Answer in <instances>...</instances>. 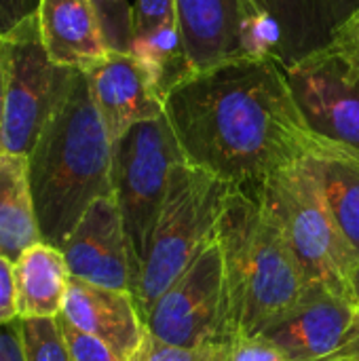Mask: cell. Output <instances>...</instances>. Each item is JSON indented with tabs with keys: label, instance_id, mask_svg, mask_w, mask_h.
<instances>
[{
	"label": "cell",
	"instance_id": "obj_1",
	"mask_svg": "<svg viewBox=\"0 0 359 361\" xmlns=\"http://www.w3.org/2000/svg\"><path fill=\"white\" fill-rule=\"evenodd\" d=\"M165 116L186 163L241 188L330 144L305 123L273 55L190 74L167 93Z\"/></svg>",
	"mask_w": 359,
	"mask_h": 361
},
{
	"label": "cell",
	"instance_id": "obj_2",
	"mask_svg": "<svg viewBox=\"0 0 359 361\" xmlns=\"http://www.w3.org/2000/svg\"><path fill=\"white\" fill-rule=\"evenodd\" d=\"M40 239L61 247L85 212L112 197V140L93 102L87 72L74 85L28 154Z\"/></svg>",
	"mask_w": 359,
	"mask_h": 361
},
{
	"label": "cell",
	"instance_id": "obj_3",
	"mask_svg": "<svg viewBox=\"0 0 359 361\" xmlns=\"http://www.w3.org/2000/svg\"><path fill=\"white\" fill-rule=\"evenodd\" d=\"M239 336L264 334L311 292L290 243L256 188L233 186L216 235Z\"/></svg>",
	"mask_w": 359,
	"mask_h": 361
},
{
	"label": "cell",
	"instance_id": "obj_4",
	"mask_svg": "<svg viewBox=\"0 0 359 361\" xmlns=\"http://www.w3.org/2000/svg\"><path fill=\"white\" fill-rule=\"evenodd\" d=\"M233 184L186 161L171 171L150 247L140 267L135 300L146 322L159 296L216 241Z\"/></svg>",
	"mask_w": 359,
	"mask_h": 361
},
{
	"label": "cell",
	"instance_id": "obj_5",
	"mask_svg": "<svg viewBox=\"0 0 359 361\" xmlns=\"http://www.w3.org/2000/svg\"><path fill=\"white\" fill-rule=\"evenodd\" d=\"M256 192L277 218L311 288L355 300L351 279L359 262L330 214L311 157L269 176Z\"/></svg>",
	"mask_w": 359,
	"mask_h": 361
},
{
	"label": "cell",
	"instance_id": "obj_6",
	"mask_svg": "<svg viewBox=\"0 0 359 361\" xmlns=\"http://www.w3.org/2000/svg\"><path fill=\"white\" fill-rule=\"evenodd\" d=\"M4 114L0 150L25 157L42 129L68 97L80 70L55 63L40 36L38 15H30L2 34Z\"/></svg>",
	"mask_w": 359,
	"mask_h": 361
},
{
	"label": "cell",
	"instance_id": "obj_7",
	"mask_svg": "<svg viewBox=\"0 0 359 361\" xmlns=\"http://www.w3.org/2000/svg\"><path fill=\"white\" fill-rule=\"evenodd\" d=\"M182 161L186 159L165 114L133 125L112 142V197L123 216L138 275L167 197L171 171Z\"/></svg>",
	"mask_w": 359,
	"mask_h": 361
},
{
	"label": "cell",
	"instance_id": "obj_8",
	"mask_svg": "<svg viewBox=\"0 0 359 361\" xmlns=\"http://www.w3.org/2000/svg\"><path fill=\"white\" fill-rule=\"evenodd\" d=\"M146 330L161 343L186 349L235 345L237 328L218 239L159 296L146 315Z\"/></svg>",
	"mask_w": 359,
	"mask_h": 361
},
{
	"label": "cell",
	"instance_id": "obj_9",
	"mask_svg": "<svg viewBox=\"0 0 359 361\" xmlns=\"http://www.w3.org/2000/svg\"><path fill=\"white\" fill-rule=\"evenodd\" d=\"M176 23L193 74L277 47L275 27L252 0H176Z\"/></svg>",
	"mask_w": 359,
	"mask_h": 361
},
{
	"label": "cell",
	"instance_id": "obj_10",
	"mask_svg": "<svg viewBox=\"0 0 359 361\" xmlns=\"http://www.w3.org/2000/svg\"><path fill=\"white\" fill-rule=\"evenodd\" d=\"M284 72L309 129L359 152V66L328 49Z\"/></svg>",
	"mask_w": 359,
	"mask_h": 361
},
{
	"label": "cell",
	"instance_id": "obj_11",
	"mask_svg": "<svg viewBox=\"0 0 359 361\" xmlns=\"http://www.w3.org/2000/svg\"><path fill=\"white\" fill-rule=\"evenodd\" d=\"M59 250L72 277L135 296L138 264L114 197L97 199Z\"/></svg>",
	"mask_w": 359,
	"mask_h": 361
},
{
	"label": "cell",
	"instance_id": "obj_12",
	"mask_svg": "<svg viewBox=\"0 0 359 361\" xmlns=\"http://www.w3.org/2000/svg\"><path fill=\"white\" fill-rule=\"evenodd\" d=\"M87 78L93 102L112 142L133 125L165 114L163 95L146 66L133 53L110 51L87 72Z\"/></svg>",
	"mask_w": 359,
	"mask_h": 361
},
{
	"label": "cell",
	"instance_id": "obj_13",
	"mask_svg": "<svg viewBox=\"0 0 359 361\" xmlns=\"http://www.w3.org/2000/svg\"><path fill=\"white\" fill-rule=\"evenodd\" d=\"M277 32L273 57L281 68L296 66L334 47L359 0H252Z\"/></svg>",
	"mask_w": 359,
	"mask_h": 361
},
{
	"label": "cell",
	"instance_id": "obj_14",
	"mask_svg": "<svg viewBox=\"0 0 359 361\" xmlns=\"http://www.w3.org/2000/svg\"><path fill=\"white\" fill-rule=\"evenodd\" d=\"M358 302L326 288H311L305 302L262 336L292 361H322L353 332Z\"/></svg>",
	"mask_w": 359,
	"mask_h": 361
},
{
	"label": "cell",
	"instance_id": "obj_15",
	"mask_svg": "<svg viewBox=\"0 0 359 361\" xmlns=\"http://www.w3.org/2000/svg\"><path fill=\"white\" fill-rule=\"evenodd\" d=\"M61 317L76 330L104 343L116 357L131 361L148 330L131 292L108 290L70 279Z\"/></svg>",
	"mask_w": 359,
	"mask_h": 361
},
{
	"label": "cell",
	"instance_id": "obj_16",
	"mask_svg": "<svg viewBox=\"0 0 359 361\" xmlns=\"http://www.w3.org/2000/svg\"><path fill=\"white\" fill-rule=\"evenodd\" d=\"M36 15L42 44L55 63L89 72L110 53L91 0H40Z\"/></svg>",
	"mask_w": 359,
	"mask_h": 361
},
{
	"label": "cell",
	"instance_id": "obj_17",
	"mask_svg": "<svg viewBox=\"0 0 359 361\" xmlns=\"http://www.w3.org/2000/svg\"><path fill=\"white\" fill-rule=\"evenodd\" d=\"M13 273L19 319L61 315L72 275L59 247L38 241L13 262Z\"/></svg>",
	"mask_w": 359,
	"mask_h": 361
},
{
	"label": "cell",
	"instance_id": "obj_18",
	"mask_svg": "<svg viewBox=\"0 0 359 361\" xmlns=\"http://www.w3.org/2000/svg\"><path fill=\"white\" fill-rule=\"evenodd\" d=\"M38 241L28 159L0 150V256L15 262Z\"/></svg>",
	"mask_w": 359,
	"mask_h": 361
},
{
	"label": "cell",
	"instance_id": "obj_19",
	"mask_svg": "<svg viewBox=\"0 0 359 361\" xmlns=\"http://www.w3.org/2000/svg\"><path fill=\"white\" fill-rule=\"evenodd\" d=\"M311 163L330 214L359 262V152L330 142Z\"/></svg>",
	"mask_w": 359,
	"mask_h": 361
},
{
	"label": "cell",
	"instance_id": "obj_20",
	"mask_svg": "<svg viewBox=\"0 0 359 361\" xmlns=\"http://www.w3.org/2000/svg\"><path fill=\"white\" fill-rule=\"evenodd\" d=\"M131 53L146 66L163 99L167 93L193 74L180 27L176 21L165 23L133 40Z\"/></svg>",
	"mask_w": 359,
	"mask_h": 361
},
{
	"label": "cell",
	"instance_id": "obj_21",
	"mask_svg": "<svg viewBox=\"0 0 359 361\" xmlns=\"http://www.w3.org/2000/svg\"><path fill=\"white\" fill-rule=\"evenodd\" d=\"M110 51L131 53L133 47V6L127 0H91Z\"/></svg>",
	"mask_w": 359,
	"mask_h": 361
},
{
	"label": "cell",
	"instance_id": "obj_22",
	"mask_svg": "<svg viewBox=\"0 0 359 361\" xmlns=\"http://www.w3.org/2000/svg\"><path fill=\"white\" fill-rule=\"evenodd\" d=\"M19 322H21L25 360L70 361L55 319H19Z\"/></svg>",
	"mask_w": 359,
	"mask_h": 361
},
{
	"label": "cell",
	"instance_id": "obj_23",
	"mask_svg": "<svg viewBox=\"0 0 359 361\" xmlns=\"http://www.w3.org/2000/svg\"><path fill=\"white\" fill-rule=\"evenodd\" d=\"M233 347H176L157 341L154 336L146 334L142 347L131 357V361H231Z\"/></svg>",
	"mask_w": 359,
	"mask_h": 361
},
{
	"label": "cell",
	"instance_id": "obj_24",
	"mask_svg": "<svg viewBox=\"0 0 359 361\" xmlns=\"http://www.w3.org/2000/svg\"><path fill=\"white\" fill-rule=\"evenodd\" d=\"M55 322H57V328H59V334L63 338L70 361H123L121 357H116L104 343H99L97 338L76 330L61 315L55 317Z\"/></svg>",
	"mask_w": 359,
	"mask_h": 361
},
{
	"label": "cell",
	"instance_id": "obj_25",
	"mask_svg": "<svg viewBox=\"0 0 359 361\" xmlns=\"http://www.w3.org/2000/svg\"><path fill=\"white\" fill-rule=\"evenodd\" d=\"M171 21H176V0H135L133 40Z\"/></svg>",
	"mask_w": 359,
	"mask_h": 361
},
{
	"label": "cell",
	"instance_id": "obj_26",
	"mask_svg": "<svg viewBox=\"0 0 359 361\" xmlns=\"http://www.w3.org/2000/svg\"><path fill=\"white\" fill-rule=\"evenodd\" d=\"M231 361H292L262 334L239 336L233 345Z\"/></svg>",
	"mask_w": 359,
	"mask_h": 361
},
{
	"label": "cell",
	"instance_id": "obj_27",
	"mask_svg": "<svg viewBox=\"0 0 359 361\" xmlns=\"http://www.w3.org/2000/svg\"><path fill=\"white\" fill-rule=\"evenodd\" d=\"M19 319L17 315V292L13 262L0 256V326Z\"/></svg>",
	"mask_w": 359,
	"mask_h": 361
},
{
	"label": "cell",
	"instance_id": "obj_28",
	"mask_svg": "<svg viewBox=\"0 0 359 361\" xmlns=\"http://www.w3.org/2000/svg\"><path fill=\"white\" fill-rule=\"evenodd\" d=\"M0 361H28L19 319L0 326Z\"/></svg>",
	"mask_w": 359,
	"mask_h": 361
},
{
	"label": "cell",
	"instance_id": "obj_29",
	"mask_svg": "<svg viewBox=\"0 0 359 361\" xmlns=\"http://www.w3.org/2000/svg\"><path fill=\"white\" fill-rule=\"evenodd\" d=\"M40 0H0V34H6L19 21L36 15Z\"/></svg>",
	"mask_w": 359,
	"mask_h": 361
},
{
	"label": "cell",
	"instance_id": "obj_30",
	"mask_svg": "<svg viewBox=\"0 0 359 361\" xmlns=\"http://www.w3.org/2000/svg\"><path fill=\"white\" fill-rule=\"evenodd\" d=\"M332 49H336L341 55H345L349 61L359 66V6L351 15V19L345 23V27L339 32V38Z\"/></svg>",
	"mask_w": 359,
	"mask_h": 361
},
{
	"label": "cell",
	"instance_id": "obj_31",
	"mask_svg": "<svg viewBox=\"0 0 359 361\" xmlns=\"http://www.w3.org/2000/svg\"><path fill=\"white\" fill-rule=\"evenodd\" d=\"M322 361H359V334H351L332 355Z\"/></svg>",
	"mask_w": 359,
	"mask_h": 361
},
{
	"label": "cell",
	"instance_id": "obj_32",
	"mask_svg": "<svg viewBox=\"0 0 359 361\" xmlns=\"http://www.w3.org/2000/svg\"><path fill=\"white\" fill-rule=\"evenodd\" d=\"M2 114H4V44L0 34V129H2Z\"/></svg>",
	"mask_w": 359,
	"mask_h": 361
},
{
	"label": "cell",
	"instance_id": "obj_33",
	"mask_svg": "<svg viewBox=\"0 0 359 361\" xmlns=\"http://www.w3.org/2000/svg\"><path fill=\"white\" fill-rule=\"evenodd\" d=\"M351 288H353V296H355V300L359 302V264H358V269H355V273H353Z\"/></svg>",
	"mask_w": 359,
	"mask_h": 361
},
{
	"label": "cell",
	"instance_id": "obj_34",
	"mask_svg": "<svg viewBox=\"0 0 359 361\" xmlns=\"http://www.w3.org/2000/svg\"><path fill=\"white\" fill-rule=\"evenodd\" d=\"M351 334H359V302H358V311H355V326H353V332Z\"/></svg>",
	"mask_w": 359,
	"mask_h": 361
}]
</instances>
